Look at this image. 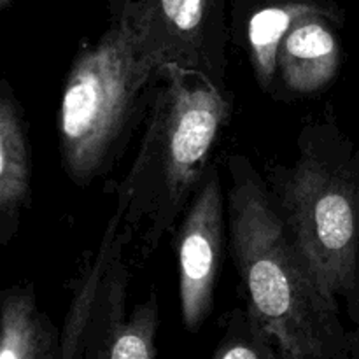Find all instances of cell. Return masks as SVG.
<instances>
[{"label":"cell","mask_w":359,"mask_h":359,"mask_svg":"<svg viewBox=\"0 0 359 359\" xmlns=\"http://www.w3.org/2000/svg\"><path fill=\"white\" fill-rule=\"evenodd\" d=\"M314 13H339L312 0H286L270 4L251 14L245 27V49L256 81L265 93L276 95L279 88V48L298 20Z\"/></svg>","instance_id":"cell-10"},{"label":"cell","mask_w":359,"mask_h":359,"mask_svg":"<svg viewBox=\"0 0 359 359\" xmlns=\"http://www.w3.org/2000/svg\"><path fill=\"white\" fill-rule=\"evenodd\" d=\"M32 202V147L21 105L6 79L0 88V245L20 230L21 212Z\"/></svg>","instance_id":"cell-8"},{"label":"cell","mask_w":359,"mask_h":359,"mask_svg":"<svg viewBox=\"0 0 359 359\" xmlns=\"http://www.w3.org/2000/svg\"><path fill=\"white\" fill-rule=\"evenodd\" d=\"M230 112L226 90L179 69L161 70L140 146L116 186L123 228L144 259L184 216Z\"/></svg>","instance_id":"cell-2"},{"label":"cell","mask_w":359,"mask_h":359,"mask_svg":"<svg viewBox=\"0 0 359 359\" xmlns=\"http://www.w3.org/2000/svg\"><path fill=\"white\" fill-rule=\"evenodd\" d=\"M228 235L245 309L286 359H347L351 332L340 305L273 203L265 177L242 154L228 158Z\"/></svg>","instance_id":"cell-1"},{"label":"cell","mask_w":359,"mask_h":359,"mask_svg":"<svg viewBox=\"0 0 359 359\" xmlns=\"http://www.w3.org/2000/svg\"><path fill=\"white\" fill-rule=\"evenodd\" d=\"M0 359H60V332L39 311L30 283L7 287L2 294Z\"/></svg>","instance_id":"cell-9"},{"label":"cell","mask_w":359,"mask_h":359,"mask_svg":"<svg viewBox=\"0 0 359 359\" xmlns=\"http://www.w3.org/2000/svg\"><path fill=\"white\" fill-rule=\"evenodd\" d=\"M121 210L114 209L111 219L107 221V226H105L97 251L91 255V258L88 259L86 265L77 276L76 284L72 287V298H70L63 326L60 330V359H83L88 319H90L91 307H93L95 297H97L98 287L104 279L105 270L121 244Z\"/></svg>","instance_id":"cell-11"},{"label":"cell","mask_w":359,"mask_h":359,"mask_svg":"<svg viewBox=\"0 0 359 359\" xmlns=\"http://www.w3.org/2000/svg\"><path fill=\"white\" fill-rule=\"evenodd\" d=\"M9 4H11V0H0V7H2V9H6Z\"/></svg>","instance_id":"cell-14"},{"label":"cell","mask_w":359,"mask_h":359,"mask_svg":"<svg viewBox=\"0 0 359 359\" xmlns=\"http://www.w3.org/2000/svg\"><path fill=\"white\" fill-rule=\"evenodd\" d=\"M128 245H132V237L123 228L121 244L105 270L91 307L83 359H158L160 305L156 290H151L146 300L126 312L130 270L125 255Z\"/></svg>","instance_id":"cell-6"},{"label":"cell","mask_w":359,"mask_h":359,"mask_svg":"<svg viewBox=\"0 0 359 359\" xmlns=\"http://www.w3.org/2000/svg\"><path fill=\"white\" fill-rule=\"evenodd\" d=\"M224 195L210 163L175 231L179 302L186 330L196 333L214 311L216 280L226 245Z\"/></svg>","instance_id":"cell-5"},{"label":"cell","mask_w":359,"mask_h":359,"mask_svg":"<svg viewBox=\"0 0 359 359\" xmlns=\"http://www.w3.org/2000/svg\"><path fill=\"white\" fill-rule=\"evenodd\" d=\"M347 359H359V323L354 325V330L351 332V347Z\"/></svg>","instance_id":"cell-13"},{"label":"cell","mask_w":359,"mask_h":359,"mask_svg":"<svg viewBox=\"0 0 359 359\" xmlns=\"http://www.w3.org/2000/svg\"><path fill=\"white\" fill-rule=\"evenodd\" d=\"M293 163L265 167L273 203L321 286L359 323V149L333 119L302 128Z\"/></svg>","instance_id":"cell-3"},{"label":"cell","mask_w":359,"mask_h":359,"mask_svg":"<svg viewBox=\"0 0 359 359\" xmlns=\"http://www.w3.org/2000/svg\"><path fill=\"white\" fill-rule=\"evenodd\" d=\"M339 13L307 14L293 25L279 48V86L294 97H309L333 83L342 49L333 23Z\"/></svg>","instance_id":"cell-7"},{"label":"cell","mask_w":359,"mask_h":359,"mask_svg":"<svg viewBox=\"0 0 359 359\" xmlns=\"http://www.w3.org/2000/svg\"><path fill=\"white\" fill-rule=\"evenodd\" d=\"M161 70L116 23L79 49L58 116L60 156L70 181L84 188L116 167L147 119Z\"/></svg>","instance_id":"cell-4"},{"label":"cell","mask_w":359,"mask_h":359,"mask_svg":"<svg viewBox=\"0 0 359 359\" xmlns=\"http://www.w3.org/2000/svg\"><path fill=\"white\" fill-rule=\"evenodd\" d=\"M210 359H286L276 339L244 307H237L224 318L223 335Z\"/></svg>","instance_id":"cell-12"}]
</instances>
